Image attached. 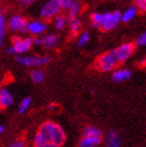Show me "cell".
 I'll use <instances>...</instances> for the list:
<instances>
[{
    "label": "cell",
    "mask_w": 146,
    "mask_h": 147,
    "mask_svg": "<svg viewBox=\"0 0 146 147\" xmlns=\"http://www.w3.org/2000/svg\"><path fill=\"white\" fill-rule=\"evenodd\" d=\"M14 98L13 95L6 88H2L0 90V108L7 109L13 105Z\"/></svg>",
    "instance_id": "30bf717a"
},
{
    "label": "cell",
    "mask_w": 146,
    "mask_h": 147,
    "mask_svg": "<svg viewBox=\"0 0 146 147\" xmlns=\"http://www.w3.org/2000/svg\"><path fill=\"white\" fill-rule=\"evenodd\" d=\"M4 130H5V127H4L3 125H1V126H0V134H3L4 133Z\"/></svg>",
    "instance_id": "e575fe53"
},
{
    "label": "cell",
    "mask_w": 146,
    "mask_h": 147,
    "mask_svg": "<svg viewBox=\"0 0 146 147\" xmlns=\"http://www.w3.org/2000/svg\"><path fill=\"white\" fill-rule=\"evenodd\" d=\"M134 49H135V47H134L132 43H124L122 45L118 46L115 49V52L119 59V62H126L127 59L132 55V53H134Z\"/></svg>",
    "instance_id": "ba28073f"
},
{
    "label": "cell",
    "mask_w": 146,
    "mask_h": 147,
    "mask_svg": "<svg viewBox=\"0 0 146 147\" xmlns=\"http://www.w3.org/2000/svg\"><path fill=\"white\" fill-rule=\"evenodd\" d=\"M39 130L45 135L49 143L55 144L57 146H62L66 141V135L63 128L52 121H47L43 123Z\"/></svg>",
    "instance_id": "6da1fadb"
},
{
    "label": "cell",
    "mask_w": 146,
    "mask_h": 147,
    "mask_svg": "<svg viewBox=\"0 0 146 147\" xmlns=\"http://www.w3.org/2000/svg\"><path fill=\"white\" fill-rule=\"evenodd\" d=\"M68 26H69V29L72 32V34H76L79 31V28H80V21L78 19H76V18L69 19Z\"/></svg>",
    "instance_id": "ffe728a7"
},
{
    "label": "cell",
    "mask_w": 146,
    "mask_h": 147,
    "mask_svg": "<svg viewBox=\"0 0 146 147\" xmlns=\"http://www.w3.org/2000/svg\"><path fill=\"white\" fill-rule=\"evenodd\" d=\"M49 143L48 139L45 137V135L38 130V133L34 137V147H44Z\"/></svg>",
    "instance_id": "2e32d148"
},
{
    "label": "cell",
    "mask_w": 146,
    "mask_h": 147,
    "mask_svg": "<svg viewBox=\"0 0 146 147\" xmlns=\"http://www.w3.org/2000/svg\"><path fill=\"white\" fill-rule=\"evenodd\" d=\"M30 78L31 80L36 84H39V82H42L45 78V74L44 72L41 70H34L30 72Z\"/></svg>",
    "instance_id": "44dd1931"
},
{
    "label": "cell",
    "mask_w": 146,
    "mask_h": 147,
    "mask_svg": "<svg viewBox=\"0 0 146 147\" xmlns=\"http://www.w3.org/2000/svg\"><path fill=\"white\" fill-rule=\"evenodd\" d=\"M43 45L45 48L51 49L54 48L57 44V36L56 34H46L45 37L42 38Z\"/></svg>",
    "instance_id": "5bb4252c"
},
{
    "label": "cell",
    "mask_w": 146,
    "mask_h": 147,
    "mask_svg": "<svg viewBox=\"0 0 146 147\" xmlns=\"http://www.w3.org/2000/svg\"><path fill=\"white\" fill-rule=\"evenodd\" d=\"M6 53H9V54H16L15 53V49L13 46H9L7 48H6Z\"/></svg>",
    "instance_id": "1f68e13d"
},
{
    "label": "cell",
    "mask_w": 146,
    "mask_h": 147,
    "mask_svg": "<svg viewBox=\"0 0 146 147\" xmlns=\"http://www.w3.org/2000/svg\"><path fill=\"white\" fill-rule=\"evenodd\" d=\"M61 2H62L63 9H68L71 6V4L73 3V1L72 0H61Z\"/></svg>",
    "instance_id": "f1b7e54d"
},
{
    "label": "cell",
    "mask_w": 146,
    "mask_h": 147,
    "mask_svg": "<svg viewBox=\"0 0 146 147\" xmlns=\"http://www.w3.org/2000/svg\"><path fill=\"white\" fill-rule=\"evenodd\" d=\"M119 64L120 62L116 55L115 50H111L99 55L98 59H96L95 66L101 72H110L115 70Z\"/></svg>",
    "instance_id": "7a4b0ae2"
},
{
    "label": "cell",
    "mask_w": 146,
    "mask_h": 147,
    "mask_svg": "<svg viewBox=\"0 0 146 147\" xmlns=\"http://www.w3.org/2000/svg\"><path fill=\"white\" fill-rule=\"evenodd\" d=\"M136 45L138 46H146V31L141 34L136 40Z\"/></svg>",
    "instance_id": "484cf974"
},
{
    "label": "cell",
    "mask_w": 146,
    "mask_h": 147,
    "mask_svg": "<svg viewBox=\"0 0 146 147\" xmlns=\"http://www.w3.org/2000/svg\"><path fill=\"white\" fill-rule=\"evenodd\" d=\"M16 61L20 65L25 67H36V66H45L50 63L51 57L48 55H18Z\"/></svg>",
    "instance_id": "277c9868"
},
{
    "label": "cell",
    "mask_w": 146,
    "mask_h": 147,
    "mask_svg": "<svg viewBox=\"0 0 146 147\" xmlns=\"http://www.w3.org/2000/svg\"><path fill=\"white\" fill-rule=\"evenodd\" d=\"M101 143V137H82L79 147H97Z\"/></svg>",
    "instance_id": "4fadbf2b"
},
{
    "label": "cell",
    "mask_w": 146,
    "mask_h": 147,
    "mask_svg": "<svg viewBox=\"0 0 146 147\" xmlns=\"http://www.w3.org/2000/svg\"><path fill=\"white\" fill-rule=\"evenodd\" d=\"M89 40H90V36L88 32H82V36L78 38V41H77V46L78 47H82L89 42Z\"/></svg>",
    "instance_id": "d4e9b609"
},
{
    "label": "cell",
    "mask_w": 146,
    "mask_h": 147,
    "mask_svg": "<svg viewBox=\"0 0 146 147\" xmlns=\"http://www.w3.org/2000/svg\"><path fill=\"white\" fill-rule=\"evenodd\" d=\"M130 76H132V72L127 69H117L113 72L112 79L115 82H122L130 78Z\"/></svg>",
    "instance_id": "7c38bea8"
},
{
    "label": "cell",
    "mask_w": 146,
    "mask_h": 147,
    "mask_svg": "<svg viewBox=\"0 0 146 147\" xmlns=\"http://www.w3.org/2000/svg\"><path fill=\"white\" fill-rule=\"evenodd\" d=\"M138 11V7L136 5L129 6L128 9H125L124 13L122 14V17H121V21L122 22H129L130 20H132L136 17Z\"/></svg>",
    "instance_id": "9a60e30c"
},
{
    "label": "cell",
    "mask_w": 146,
    "mask_h": 147,
    "mask_svg": "<svg viewBox=\"0 0 146 147\" xmlns=\"http://www.w3.org/2000/svg\"><path fill=\"white\" fill-rule=\"evenodd\" d=\"M47 28V25L42 21L39 20H34V21H29L27 23V32L34 34V36H39L43 34Z\"/></svg>",
    "instance_id": "9c48e42d"
},
{
    "label": "cell",
    "mask_w": 146,
    "mask_h": 147,
    "mask_svg": "<svg viewBox=\"0 0 146 147\" xmlns=\"http://www.w3.org/2000/svg\"><path fill=\"white\" fill-rule=\"evenodd\" d=\"M44 147H59V146H57V145H55V144H52V143H48V144L45 145Z\"/></svg>",
    "instance_id": "836d02e7"
},
{
    "label": "cell",
    "mask_w": 146,
    "mask_h": 147,
    "mask_svg": "<svg viewBox=\"0 0 146 147\" xmlns=\"http://www.w3.org/2000/svg\"><path fill=\"white\" fill-rule=\"evenodd\" d=\"M27 21L20 15H15L7 22V27L11 31H19V32H27Z\"/></svg>",
    "instance_id": "52a82bcc"
},
{
    "label": "cell",
    "mask_w": 146,
    "mask_h": 147,
    "mask_svg": "<svg viewBox=\"0 0 146 147\" xmlns=\"http://www.w3.org/2000/svg\"><path fill=\"white\" fill-rule=\"evenodd\" d=\"M101 135H102L101 129L96 126H87L82 130L84 137H101Z\"/></svg>",
    "instance_id": "e0dca14e"
},
{
    "label": "cell",
    "mask_w": 146,
    "mask_h": 147,
    "mask_svg": "<svg viewBox=\"0 0 146 147\" xmlns=\"http://www.w3.org/2000/svg\"><path fill=\"white\" fill-rule=\"evenodd\" d=\"M6 26H7V23H6L5 18H4L3 14L1 13V14H0V44H1V45H2L3 39H4V34H5Z\"/></svg>",
    "instance_id": "7402d4cb"
},
{
    "label": "cell",
    "mask_w": 146,
    "mask_h": 147,
    "mask_svg": "<svg viewBox=\"0 0 146 147\" xmlns=\"http://www.w3.org/2000/svg\"><path fill=\"white\" fill-rule=\"evenodd\" d=\"M17 1L19 4H21V5L27 6V5H30L31 3L34 2V1H36V0H17Z\"/></svg>",
    "instance_id": "f546056e"
},
{
    "label": "cell",
    "mask_w": 146,
    "mask_h": 147,
    "mask_svg": "<svg viewBox=\"0 0 146 147\" xmlns=\"http://www.w3.org/2000/svg\"><path fill=\"white\" fill-rule=\"evenodd\" d=\"M107 147H121V138L116 130H110L105 138Z\"/></svg>",
    "instance_id": "8fae6325"
},
{
    "label": "cell",
    "mask_w": 146,
    "mask_h": 147,
    "mask_svg": "<svg viewBox=\"0 0 146 147\" xmlns=\"http://www.w3.org/2000/svg\"><path fill=\"white\" fill-rule=\"evenodd\" d=\"M92 26L94 28H101V24L103 21V14L102 13H93L91 15Z\"/></svg>",
    "instance_id": "d6986e66"
},
{
    "label": "cell",
    "mask_w": 146,
    "mask_h": 147,
    "mask_svg": "<svg viewBox=\"0 0 146 147\" xmlns=\"http://www.w3.org/2000/svg\"><path fill=\"white\" fill-rule=\"evenodd\" d=\"M80 3L77 1H73V3L71 4V6L67 9L68 11V19H73L76 18V16L78 15V13L80 11Z\"/></svg>",
    "instance_id": "ac0fdd59"
},
{
    "label": "cell",
    "mask_w": 146,
    "mask_h": 147,
    "mask_svg": "<svg viewBox=\"0 0 146 147\" xmlns=\"http://www.w3.org/2000/svg\"><path fill=\"white\" fill-rule=\"evenodd\" d=\"M34 45H36V46H42V45H43L42 38H34Z\"/></svg>",
    "instance_id": "4dcf8cb0"
},
{
    "label": "cell",
    "mask_w": 146,
    "mask_h": 147,
    "mask_svg": "<svg viewBox=\"0 0 146 147\" xmlns=\"http://www.w3.org/2000/svg\"><path fill=\"white\" fill-rule=\"evenodd\" d=\"M34 45V39L31 38H19L15 37L11 40V46L15 49L16 54H22L27 52Z\"/></svg>",
    "instance_id": "8992f818"
},
{
    "label": "cell",
    "mask_w": 146,
    "mask_h": 147,
    "mask_svg": "<svg viewBox=\"0 0 146 147\" xmlns=\"http://www.w3.org/2000/svg\"><path fill=\"white\" fill-rule=\"evenodd\" d=\"M135 5L142 11H146V0H135Z\"/></svg>",
    "instance_id": "83f0119b"
},
{
    "label": "cell",
    "mask_w": 146,
    "mask_h": 147,
    "mask_svg": "<svg viewBox=\"0 0 146 147\" xmlns=\"http://www.w3.org/2000/svg\"><path fill=\"white\" fill-rule=\"evenodd\" d=\"M69 20H67V18L65 16H57V17L54 19V26H55L56 29L59 30H62L65 27V25L67 24V22Z\"/></svg>",
    "instance_id": "cb8c5ba5"
},
{
    "label": "cell",
    "mask_w": 146,
    "mask_h": 147,
    "mask_svg": "<svg viewBox=\"0 0 146 147\" xmlns=\"http://www.w3.org/2000/svg\"><path fill=\"white\" fill-rule=\"evenodd\" d=\"M25 146H26L25 141L22 140V139H18V140H16V141L9 143L6 147H25Z\"/></svg>",
    "instance_id": "4316f807"
},
{
    "label": "cell",
    "mask_w": 146,
    "mask_h": 147,
    "mask_svg": "<svg viewBox=\"0 0 146 147\" xmlns=\"http://www.w3.org/2000/svg\"><path fill=\"white\" fill-rule=\"evenodd\" d=\"M140 65L142 66V67H144V66H146V57H143V59L140 61Z\"/></svg>",
    "instance_id": "d6a6232c"
},
{
    "label": "cell",
    "mask_w": 146,
    "mask_h": 147,
    "mask_svg": "<svg viewBox=\"0 0 146 147\" xmlns=\"http://www.w3.org/2000/svg\"><path fill=\"white\" fill-rule=\"evenodd\" d=\"M63 5L61 0H48L46 1L40 9V16L45 20H50L59 16L62 11Z\"/></svg>",
    "instance_id": "3957f363"
},
{
    "label": "cell",
    "mask_w": 146,
    "mask_h": 147,
    "mask_svg": "<svg viewBox=\"0 0 146 147\" xmlns=\"http://www.w3.org/2000/svg\"><path fill=\"white\" fill-rule=\"evenodd\" d=\"M122 14L120 11H110V13H104L103 14V21L101 24V29L105 31L112 30L118 25L120 22Z\"/></svg>",
    "instance_id": "5b68a950"
},
{
    "label": "cell",
    "mask_w": 146,
    "mask_h": 147,
    "mask_svg": "<svg viewBox=\"0 0 146 147\" xmlns=\"http://www.w3.org/2000/svg\"><path fill=\"white\" fill-rule=\"evenodd\" d=\"M30 102H31L30 97H25L22 101L20 102L19 108H18V113H19V114H24V113H25L26 111L28 110V108H29V105H30Z\"/></svg>",
    "instance_id": "603a6c76"
}]
</instances>
